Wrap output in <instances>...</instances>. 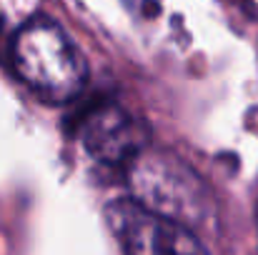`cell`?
<instances>
[{"instance_id": "3", "label": "cell", "mask_w": 258, "mask_h": 255, "mask_svg": "<svg viewBox=\"0 0 258 255\" xmlns=\"http://www.w3.org/2000/svg\"><path fill=\"white\" fill-rule=\"evenodd\" d=\"M76 133L90 158L105 168L128 170L138 155L151 148V128L128 113L118 100L100 98L78 113Z\"/></svg>"}, {"instance_id": "1", "label": "cell", "mask_w": 258, "mask_h": 255, "mask_svg": "<svg viewBox=\"0 0 258 255\" xmlns=\"http://www.w3.org/2000/svg\"><path fill=\"white\" fill-rule=\"evenodd\" d=\"M8 63L48 103H73L88 83V63L73 38L48 15L28 18L10 38Z\"/></svg>"}, {"instance_id": "2", "label": "cell", "mask_w": 258, "mask_h": 255, "mask_svg": "<svg viewBox=\"0 0 258 255\" xmlns=\"http://www.w3.org/2000/svg\"><path fill=\"white\" fill-rule=\"evenodd\" d=\"M125 180L131 198L198 235L216 223V198L211 188L173 153L148 148L125 170Z\"/></svg>"}, {"instance_id": "5", "label": "cell", "mask_w": 258, "mask_h": 255, "mask_svg": "<svg viewBox=\"0 0 258 255\" xmlns=\"http://www.w3.org/2000/svg\"><path fill=\"white\" fill-rule=\"evenodd\" d=\"M8 53L10 50V45H5V18H3V13H0V53Z\"/></svg>"}, {"instance_id": "4", "label": "cell", "mask_w": 258, "mask_h": 255, "mask_svg": "<svg viewBox=\"0 0 258 255\" xmlns=\"http://www.w3.org/2000/svg\"><path fill=\"white\" fill-rule=\"evenodd\" d=\"M105 220L125 255H208L198 233L125 195L105 205Z\"/></svg>"}]
</instances>
